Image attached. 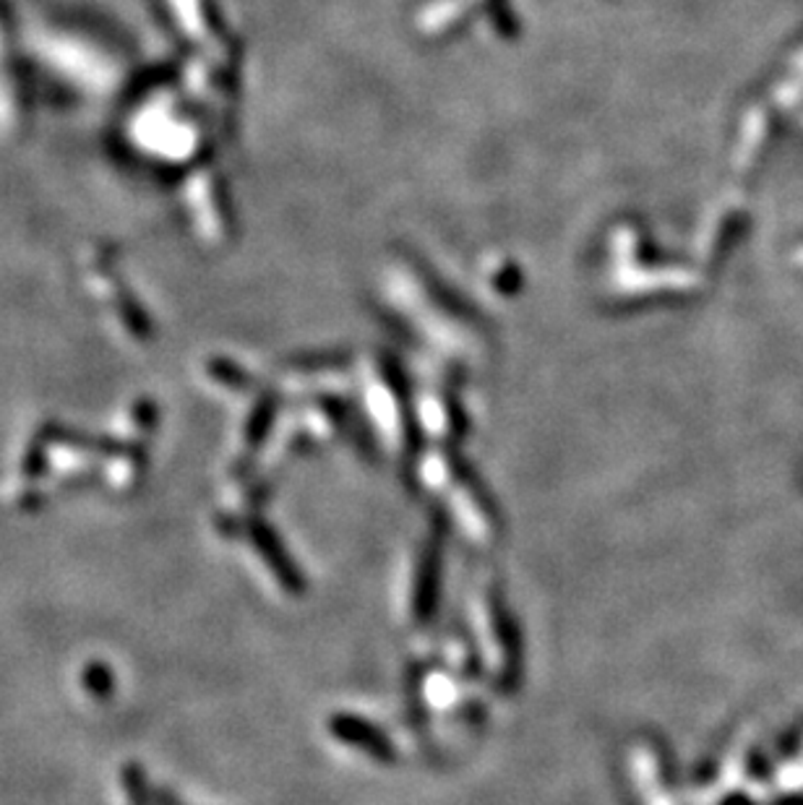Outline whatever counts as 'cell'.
Here are the masks:
<instances>
[{"label":"cell","instance_id":"cell-1","mask_svg":"<svg viewBox=\"0 0 803 805\" xmlns=\"http://www.w3.org/2000/svg\"><path fill=\"white\" fill-rule=\"evenodd\" d=\"M749 774L751 776H767V774H770V767H767L762 751H754L749 756Z\"/></svg>","mask_w":803,"mask_h":805},{"label":"cell","instance_id":"cell-2","mask_svg":"<svg viewBox=\"0 0 803 805\" xmlns=\"http://www.w3.org/2000/svg\"><path fill=\"white\" fill-rule=\"evenodd\" d=\"M723 805H754V803L746 795H734V797H728Z\"/></svg>","mask_w":803,"mask_h":805}]
</instances>
